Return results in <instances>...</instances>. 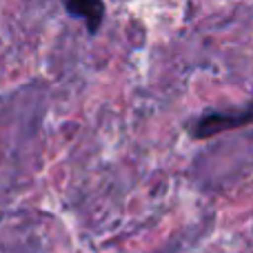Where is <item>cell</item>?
Wrapping results in <instances>:
<instances>
[{"mask_svg": "<svg viewBox=\"0 0 253 253\" xmlns=\"http://www.w3.org/2000/svg\"><path fill=\"white\" fill-rule=\"evenodd\" d=\"M249 120H251V109H245L242 114H209L196 123L193 135L198 140H207V138H213L215 133H222V131L247 125Z\"/></svg>", "mask_w": 253, "mask_h": 253, "instance_id": "obj_1", "label": "cell"}, {"mask_svg": "<svg viewBox=\"0 0 253 253\" xmlns=\"http://www.w3.org/2000/svg\"><path fill=\"white\" fill-rule=\"evenodd\" d=\"M67 11L74 18H83L87 22L89 34H98L105 18V2L102 0H65Z\"/></svg>", "mask_w": 253, "mask_h": 253, "instance_id": "obj_2", "label": "cell"}]
</instances>
